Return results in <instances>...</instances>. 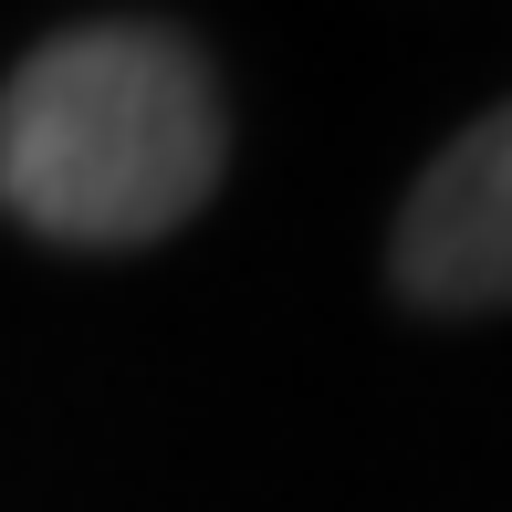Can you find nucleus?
<instances>
[{
	"instance_id": "obj_1",
	"label": "nucleus",
	"mask_w": 512,
	"mask_h": 512,
	"mask_svg": "<svg viewBox=\"0 0 512 512\" xmlns=\"http://www.w3.org/2000/svg\"><path fill=\"white\" fill-rule=\"evenodd\" d=\"M220 74L168 21L53 32L0 84V209L63 251L168 241L220 189Z\"/></svg>"
},
{
	"instance_id": "obj_2",
	"label": "nucleus",
	"mask_w": 512,
	"mask_h": 512,
	"mask_svg": "<svg viewBox=\"0 0 512 512\" xmlns=\"http://www.w3.org/2000/svg\"><path fill=\"white\" fill-rule=\"evenodd\" d=\"M387 283L418 314H502L512 304V95L418 168L398 230H387Z\"/></svg>"
}]
</instances>
